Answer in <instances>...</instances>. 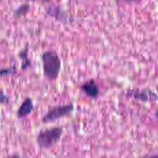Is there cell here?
Masks as SVG:
<instances>
[{"instance_id": "7", "label": "cell", "mask_w": 158, "mask_h": 158, "mask_svg": "<svg viewBox=\"0 0 158 158\" xmlns=\"http://www.w3.org/2000/svg\"><path fill=\"white\" fill-rule=\"evenodd\" d=\"M34 109V104L33 100L30 98H27L22 102L18 108L16 116L19 119H22L30 115Z\"/></svg>"}, {"instance_id": "10", "label": "cell", "mask_w": 158, "mask_h": 158, "mask_svg": "<svg viewBox=\"0 0 158 158\" xmlns=\"http://www.w3.org/2000/svg\"><path fill=\"white\" fill-rule=\"evenodd\" d=\"M17 72L15 66L8 68H3L0 69V77H6L12 75H15Z\"/></svg>"}, {"instance_id": "14", "label": "cell", "mask_w": 158, "mask_h": 158, "mask_svg": "<svg viewBox=\"0 0 158 158\" xmlns=\"http://www.w3.org/2000/svg\"><path fill=\"white\" fill-rule=\"evenodd\" d=\"M155 115H156V117L157 119L158 120V111H157V112L155 113Z\"/></svg>"}, {"instance_id": "5", "label": "cell", "mask_w": 158, "mask_h": 158, "mask_svg": "<svg viewBox=\"0 0 158 158\" xmlns=\"http://www.w3.org/2000/svg\"><path fill=\"white\" fill-rule=\"evenodd\" d=\"M81 91L89 98L96 99L100 94V89L97 83L93 79L84 82L80 86Z\"/></svg>"}, {"instance_id": "4", "label": "cell", "mask_w": 158, "mask_h": 158, "mask_svg": "<svg viewBox=\"0 0 158 158\" xmlns=\"http://www.w3.org/2000/svg\"><path fill=\"white\" fill-rule=\"evenodd\" d=\"M125 95L141 102H155L158 101V95L154 91L148 89H128Z\"/></svg>"}, {"instance_id": "9", "label": "cell", "mask_w": 158, "mask_h": 158, "mask_svg": "<svg viewBox=\"0 0 158 158\" xmlns=\"http://www.w3.org/2000/svg\"><path fill=\"white\" fill-rule=\"evenodd\" d=\"M30 10V5L27 3L22 4L13 11V15L15 17H20L25 15Z\"/></svg>"}, {"instance_id": "13", "label": "cell", "mask_w": 158, "mask_h": 158, "mask_svg": "<svg viewBox=\"0 0 158 158\" xmlns=\"http://www.w3.org/2000/svg\"><path fill=\"white\" fill-rule=\"evenodd\" d=\"M27 1H31V2H36V1H38V2H49L50 1H51L52 0H26Z\"/></svg>"}, {"instance_id": "2", "label": "cell", "mask_w": 158, "mask_h": 158, "mask_svg": "<svg viewBox=\"0 0 158 158\" xmlns=\"http://www.w3.org/2000/svg\"><path fill=\"white\" fill-rule=\"evenodd\" d=\"M62 133L63 128L60 127H53L42 130L36 135V144L40 149H49L60 141Z\"/></svg>"}, {"instance_id": "1", "label": "cell", "mask_w": 158, "mask_h": 158, "mask_svg": "<svg viewBox=\"0 0 158 158\" xmlns=\"http://www.w3.org/2000/svg\"><path fill=\"white\" fill-rule=\"evenodd\" d=\"M44 77L49 81L56 80L60 73L62 62L58 54L53 50L46 51L41 54Z\"/></svg>"}, {"instance_id": "6", "label": "cell", "mask_w": 158, "mask_h": 158, "mask_svg": "<svg viewBox=\"0 0 158 158\" xmlns=\"http://www.w3.org/2000/svg\"><path fill=\"white\" fill-rule=\"evenodd\" d=\"M46 13L49 17L54 18L56 20L63 23H66L68 21V17L64 9L59 6H49L45 9Z\"/></svg>"}, {"instance_id": "3", "label": "cell", "mask_w": 158, "mask_h": 158, "mask_svg": "<svg viewBox=\"0 0 158 158\" xmlns=\"http://www.w3.org/2000/svg\"><path fill=\"white\" fill-rule=\"evenodd\" d=\"M73 110L74 105L72 103L56 106L49 109L43 116L41 120L43 123L52 122L70 115Z\"/></svg>"}, {"instance_id": "11", "label": "cell", "mask_w": 158, "mask_h": 158, "mask_svg": "<svg viewBox=\"0 0 158 158\" xmlns=\"http://www.w3.org/2000/svg\"><path fill=\"white\" fill-rule=\"evenodd\" d=\"M116 4H126V5H138L141 3L143 0H115Z\"/></svg>"}, {"instance_id": "8", "label": "cell", "mask_w": 158, "mask_h": 158, "mask_svg": "<svg viewBox=\"0 0 158 158\" xmlns=\"http://www.w3.org/2000/svg\"><path fill=\"white\" fill-rule=\"evenodd\" d=\"M28 49L27 46L19 53V57L22 60L21 69L23 70H27L31 65V61L28 57Z\"/></svg>"}, {"instance_id": "12", "label": "cell", "mask_w": 158, "mask_h": 158, "mask_svg": "<svg viewBox=\"0 0 158 158\" xmlns=\"http://www.w3.org/2000/svg\"><path fill=\"white\" fill-rule=\"evenodd\" d=\"M9 102V97L6 94L3 90L0 89V104H5Z\"/></svg>"}]
</instances>
